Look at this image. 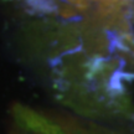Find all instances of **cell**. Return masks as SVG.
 Masks as SVG:
<instances>
[{"label":"cell","instance_id":"cell-1","mask_svg":"<svg viewBox=\"0 0 134 134\" xmlns=\"http://www.w3.org/2000/svg\"><path fill=\"white\" fill-rule=\"evenodd\" d=\"M14 115L20 124L26 129L37 132L41 134H63L60 128L50 124L46 119L41 118L32 110L25 108L23 105H16L14 108Z\"/></svg>","mask_w":134,"mask_h":134}]
</instances>
